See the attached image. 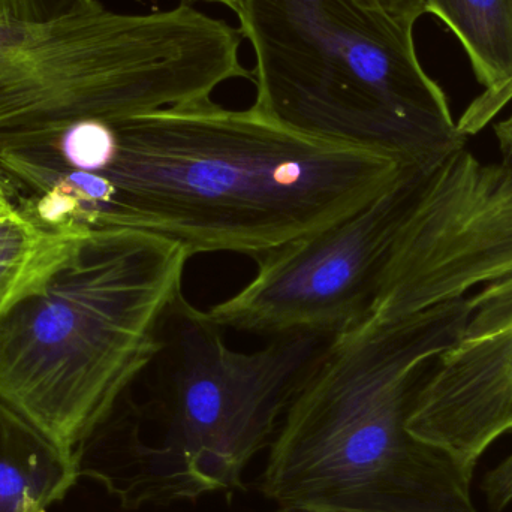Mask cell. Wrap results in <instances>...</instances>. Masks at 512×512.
I'll return each instance as SVG.
<instances>
[{
  "instance_id": "5b68a950",
  "label": "cell",
  "mask_w": 512,
  "mask_h": 512,
  "mask_svg": "<svg viewBox=\"0 0 512 512\" xmlns=\"http://www.w3.org/2000/svg\"><path fill=\"white\" fill-rule=\"evenodd\" d=\"M254 107L313 137L396 156L442 158L468 144L421 65L414 21L381 0H242Z\"/></svg>"
},
{
  "instance_id": "30bf717a",
  "label": "cell",
  "mask_w": 512,
  "mask_h": 512,
  "mask_svg": "<svg viewBox=\"0 0 512 512\" xmlns=\"http://www.w3.org/2000/svg\"><path fill=\"white\" fill-rule=\"evenodd\" d=\"M459 39L483 92L457 120L466 138L484 131L512 101L511 0H423Z\"/></svg>"
},
{
  "instance_id": "ac0fdd59",
  "label": "cell",
  "mask_w": 512,
  "mask_h": 512,
  "mask_svg": "<svg viewBox=\"0 0 512 512\" xmlns=\"http://www.w3.org/2000/svg\"><path fill=\"white\" fill-rule=\"evenodd\" d=\"M0 200L12 201L11 192H9L8 183H6L5 177H3L2 170H0Z\"/></svg>"
},
{
  "instance_id": "7c38bea8",
  "label": "cell",
  "mask_w": 512,
  "mask_h": 512,
  "mask_svg": "<svg viewBox=\"0 0 512 512\" xmlns=\"http://www.w3.org/2000/svg\"><path fill=\"white\" fill-rule=\"evenodd\" d=\"M84 234L48 230L0 200V313L53 271Z\"/></svg>"
},
{
  "instance_id": "5bb4252c",
  "label": "cell",
  "mask_w": 512,
  "mask_h": 512,
  "mask_svg": "<svg viewBox=\"0 0 512 512\" xmlns=\"http://www.w3.org/2000/svg\"><path fill=\"white\" fill-rule=\"evenodd\" d=\"M483 490L493 511L505 510L512 504V453L486 475Z\"/></svg>"
},
{
  "instance_id": "52a82bcc",
  "label": "cell",
  "mask_w": 512,
  "mask_h": 512,
  "mask_svg": "<svg viewBox=\"0 0 512 512\" xmlns=\"http://www.w3.org/2000/svg\"><path fill=\"white\" fill-rule=\"evenodd\" d=\"M445 156L406 164L393 185L348 218L258 255L251 282L204 310L207 321L270 339H331L354 327L369 313L394 239Z\"/></svg>"
},
{
  "instance_id": "9a60e30c",
  "label": "cell",
  "mask_w": 512,
  "mask_h": 512,
  "mask_svg": "<svg viewBox=\"0 0 512 512\" xmlns=\"http://www.w3.org/2000/svg\"><path fill=\"white\" fill-rule=\"evenodd\" d=\"M385 8L390 9L394 14L406 18V20L417 23L424 14L423 0H381Z\"/></svg>"
},
{
  "instance_id": "e0dca14e",
  "label": "cell",
  "mask_w": 512,
  "mask_h": 512,
  "mask_svg": "<svg viewBox=\"0 0 512 512\" xmlns=\"http://www.w3.org/2000/svg\"><path fill=\"white\" fill-rule=\"evenodd\" d=\"M186 2L215 3V5H224L236 14L242 0H186Z\"/></svg>"
},
{
  "instance_id": "277c9868",
  "label": "cell",
  "mask_w": 512,
  "mask_h": 512,
  "mask_svg": "<svg viewBox=\"0 0 512 512\" xmlns=\"http://www.w3.org/2000/svg\"><path fill=\"white\" fill-rule=\"evenodd\" d=\"M189 259L146 231L84 234L0 313V399L74 454L164 352Z\"/></svg>"
},
{
  "instance_id": "8fae6325",
  "label": "cell",
  "mask_w": 512,
  "mask_h": 512,
  "mask_svg": "<svg viewBox=\"0 0 512 512\" xmlns=\"http://www.w3.org/2000/svg\"><path fill=\"white\" fill-rule=\"evenodd\" d=\"M78 478L74 454L0 399V512H48Z\"/></svg>"
},
{
  "instance_id": "3957f363",
  "label": "cell",
  "mask_w": 512,
  "mask_h": 512,
  "mask_svg": "<svg viewBox=\"0 0 512 512\" xmlns=\"http://www.w3.org/2000/svg\"><path fill=\"white\" fill-rule=\"evenodd\" d=\"M222 331L183 295L176 301L158 385L143 402L128 391L78 445L80 478L104 486L126 510L243 489L246 468L270 447L330 339L291 334L240 352Z\"/></svg>"
},
{
  "instance_id": "7a4b0ae2",
  "label": "cell",
  "mask_w": 512,
  "mask_h": 512,
  "mask_svg": "<svg viewBox=\"0 0 512 512\" xmlns=\"http://www.w3.org/2000/svg\"><path fill=\"white\" fill-rule=\"evenodd\" d=\"M469 313L468 295L331 337L268 447L270 512H478L474 474L406 426L418 382Z\"/></svg>"
},
{
  "instance_id": "9c48e42d",
  "label": "cell",
  "mask_w": 512,
  "mask_h": 512,
  "mask_svg": "<svg viewBox=\"0 0 512 512\" xmlns=\"http://www.w3.org/2000/svg\"><path fill=\"white\" fill-rule=\"evenodd\" d=\"M469 300L463 336L427 367L406 426L474 474L487 448L512 430V276Z\"/></svg>"
},
{
  "instance_id": "2e32d148",
  "label": "cell",
  "mask_w": 512,
  "mask_h": 512,
  "mask_svg": "<svg viewBox=\"0 0 512 512\" xmlns=\"http://www.w3.org/2000/svg\"><path fill=\"white\" fill-rule=\"evenodd\" d=\"M496 140L504 155V162L512 168V113L495 126Z\"/></svg>"
},
{
  "instance_id": "8992f818",
  "label": "cell",
  "mask_w": 512,
  "mask_h": 512,
  "mask_svg": "<svg viewBox=\"0 0 512 512\" xmlns=\"http://www.w3.org/2000/svg\"><path fill=\"white\" fill-rule=\"evenodd\" d=\"M242 39L185 2L125 14L86 0L50 21L0 20V137L212 98L252 80Z\"/></svg>"
},
{
  "instance_id": "4fadbf2b",
  "label": "cell",
  "mask_w": 512,
  "mask_h": 512,
  "mask_svg": "<svg viewBox=\"0 0 512 512\" xmlns=\"http://www.w3.org/2000/svg\"><path fill=\"white\" fill-rule=\"evenodd\" d=\"M86 0H0V20L50 21L74 11Z\"/></svg>"
},
{
  "instance_id": "ba28073f",
  "label": "cell",
  "mask_w": 512,
  "mask_h": 512,
  "mask_svg": "<svg viewBox=\"0 0 512 512\" xmlns=\"http://www.w3.org/2000/svg\"><path fill=\"white\" fill-rule=\"evenodd\" d=\"M512 276V168L466 146L441 159L387 256L367 316L394 321Z\"/></svg>"
},
{
  "instance_id": "6da1fadb",
  "label": "cell",
  "mask_w": 512,
  "mask_h": 512,
  "mask_svg": "<svg viewBox=\"0 0 512 512\" xmlns=\"http://www.w3.org/2000/svg\"><path fill=\"white\" fill-rule=\"evenodd\" d=\"M113 122L111 161L89 173L15 177V206L48 230H138L189 258L258 256L348 218L411 164L212 98Z\"/></svg>"
},
{
  "instance_id": "d6986e66",
  "label": "cell",
  "mask_w": 512,
  "mask_h": 512,
  "mask_svg": "<svg viewBox=\"0 0 512 512\" xmlns=\"http://www.w3.org/2000/svg\"><path fill=\"white\" fill-rule=\"evenodd\" d=\"M511 2H512V0H511Z\"/></svg>"
}]
</instances>
